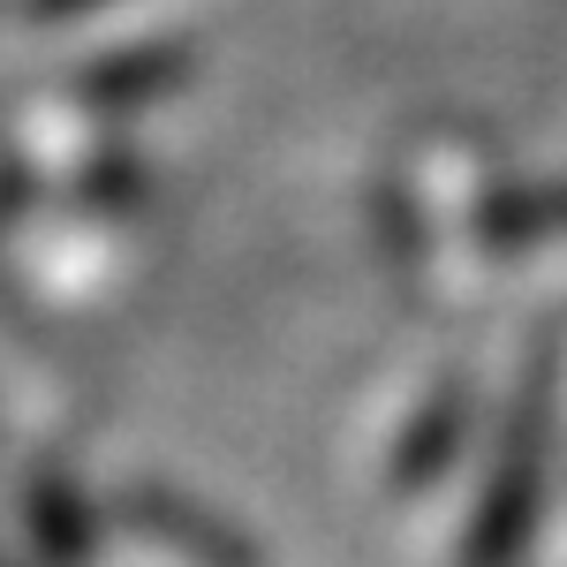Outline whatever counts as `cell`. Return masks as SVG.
Listing matches in <instances>:
<instances>
[{
	"label": "cell",
	"instance_id": "1",
	"mask_svg": "<svg viewBox=\"0 0 567 567\" xmlns=\"http://www.w3.org/2000/svg\"><path fill=\"white\" fill-rule=\"evenodd\" d=\"M39 8H61V0H39Z\"/></svg>",
	"mask_w": 567,
	"mask_h": 567
}]
</instances>
